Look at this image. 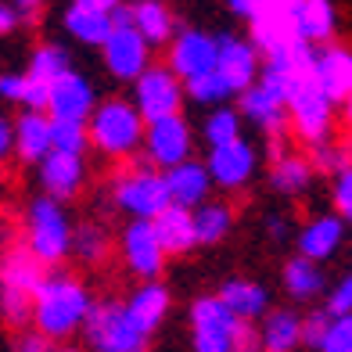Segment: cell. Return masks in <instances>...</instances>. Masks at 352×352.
Masks as SVG:
<instances>
[{"label": "cell", "mask_w": 352, "mask_h": 352, "mask_svg": "<svg viewBox=\"0 0 352 352\" xmlns=\"http://www.w3.org/2000/svg\"><path fill=\"white\" fill-rule=\"evenodd\" d=\"M90 292L69 274H47L40 287L33 292V316L29 324H36L47 338H69L83 327L87 309H90Z\"/></svg>", "instance_id": "cell-1"}, {"label": "cell", "mask_w": 352, "mask_h": 352, "mask_svg": "<svg viewBox=\"0 0 352 352\" xmlns=\"http://www.w3.org/2000/svg\"><path fill=\"white\" fill-rule=\"evenodd\" d=\"M190 331H195V352H255L259 338L245 320H237L219 295L198 298L190 306Z\"/></svg>", "instance_id": "cell-2"}, {"label": "cell", "mask_w": 352, "mask_h": 352, "mask_svg": "<svg viewBox=\"0 0 352 352\" xmlns=\"http://www.w3.org/2000/svg\"><path fill=\"white\" fill-rule=\"evenodd\" d=\"M87 133L98 151L111 158H130L144 140V119L133 108V101L111 98V101L94 104L90 119H87Z\"/></svg>", "instance_id": "cell-3"}, {"label": "cell", "mask_w": 352, "mask_h": 352, "mask_svg": "<svg viewBox=\"0 0 352 352\" xmlns=\"http://www.w3.org/2000/svg\"><path fill=\"white\" fill-rule=\"evenodd\" d=\"M25 248L43 266H58L72 252V223L61 209V201L51 195H40L29 201L25 212Z\"/></svg>", "instance_id": "cell-4"}, {"label": "cell", "mask_w": 352, "mask_h": 352, "mask_svg": "<svg viewBox=\"0 0 352 352\" xmlns=\"http://www.w3.org/2000/svg\"><path fill=\"white\" fill-rule=\"evenodd\" d=\"M83 331L94 352H144L151 338L119 302H90Z\"/></svg>", "instance_id": "cell-5"}, {"label": "cell", "mask_w": 352, "mask_h": 352, "mask_svg": "<svg viewBox=\"0 0 352 352\" xmlns=\"http://www.w3.org/2000/svg\"><path fill=\"white\" fill-rule=\"evenodd\" d=\"M284 108H287L292 126H295V133H298L302 140H309V144L327 140L331 119H334V101L316 87L313 72L302 76V79H295V87H292V94H287Z\"/></svg>", "instance_id": "cell-6"}, {"label": "cell", "mask_w": 352, "mask_h": 352, "mask_svg": "<svg viewBox=\"0 0 352 352\" xmlns=\"http://www.w3.org/2000/svg\"><path fill=\"white\" fill-rule=\"evenodd\" d=\"M116 205L122 212H130L133 219H151L155 212H162L169 205V187H166V176L155 173L151 162H144L130 173H122L116 180Z\"/></svg>", "instance_id": "cell-7"}, {"label": "cell", "mask_w": 352, "mask_h": 352, "mask_svg": "<svg viewBox=\"0 0 352 352\" xmlns=\"http://www.w3.org/2000/svg\"><path fill=\"white\" fill-rule=\"evenodd\" d=\"M184 104V79L169 65H148L133 79V108L140 111L144 122L158 116H173Z\"/></svg>", "instance_id": "cell-8"}, {"label": "cell", "mask_w": 352, "mask_h": 352, "mask_svg": "<svg viewBox=\"0 0 352 352\" xmlns=\"http://www.w3.org/2000/svg\"><path fill=\"white\" fill-rule=\"evenodd\" d=\"M144 158L158 169H169L176 162L190 158V148H195V137H190V126L184 122L180 111L173 116H158L151 122H144Z\"/></svg>", "instance_id": "cell-9"}, {"label": "cell", "mask_w": 352, "mask_h": 352, "mask_svg": "<svg viewBox=\"0 0 352 352\" xmlns=\"http://www.w3.org/2000/svg\"><path fill=\"white\" fill-rule=\"evenodd\" d=\"M101 51H104L108 72L116 79H122V83H133V79L151 65V43L137 33L133 22H116L111 25V33L104 36Z\"/></svg>", "instance_id": "cell-10"}, {"label": "cell", "mask_w": 352, "mask_h": 352, "mask_svg": "<svg viewBox=\"0 0 352 352\" xmlns=\"http://www.w3.org/2000/svg\"><path fill=\"white\" fill-rule=\"evenodd\" d=\"M216 72L227 79L230 94H241L259 76V51L252 47V40L219 33L216 36Z\"/></svg>", "instance_id": "cell-11"}, {"label": "cell", "mask_w": 352, "mask_h": 352, "mask_svg": "<svg viewBox=\"0 0 352 352\" xmlns=\"http://www.w3.org/2000/svg\"><path fill=\"white\" fill-rule=\"evenodd\" d=\"M205 169H209V180L216 187L237 190V187H245L252 180V173H255V148L245 137H237L230 144H219V148H209Z\"/></svg>", "instance_id": "cell-12"}, {"label": "cell", "mask_w": 352, "mask_h": 352, "mask_svg": "<svg viewBox=\"0 0 352 352\" xmlns=\"http://www.w3.org/2000/svg\"><path fill=\"white\" fill-rule=\"evenodd\" d=\"M90 111H94V87H90L87 76L69 69L58 79H51V87H47V116L51 119L87 122Z\"/></svg>", "instance_id": "cell-13"}, {"label": "cell", "mask_w": 352, "mask_h": 352, "mask_svg": "<svg viewBox=\"0 0 352 352\" xmlns=\"http://www.w3.org/2000/svg\"><path fill=\"white\" fill-rule=\"evenodd\" d=\"M122 259L144 280H158L166 266V252L158 245V237L151 230V219H133L130 227L122 230Z\"/></svg>", "instance_id": "cell-14"}, {"label": "cell", "mask_w": 352, "mask_h": 352, "mask_svg": "<svg viewBox=\"0 0 352 352\" xmlns=\"http://www.w3.org/2000/svg\"><path fill=\"white\" fill-rule=\"evenodd\" d=\"M216 65V36L201 33V29H184V33H173L169 40V69L187 79L198 76L205 69Z\"/></svg>", "instance_id": "cell-15"}, {"label": "cell", "mask_w": 352, "mask_h": 352, "mask_svg": "<svg viewBox=\"0 0 352 352\" xmlns=\"http://www.w3.org/2000/svg\"><path fill=\"white\" fill-rule=\"evenodd\" d=\"M40 187L43 195H51L58 201H69L79 187H83V155H72V151H58L51 148L40 158Z\"/></svg>", "instance_id": "cell-16"}, {"label": "cell", "mask_w": 352, "mask_h": 352, "mask_svg": "<svg viewBox=\"0 0 352 352\" xmlns=\"http://www.w3.org/2000/svg\"><path fill=\"white\" fill-rule=\"evenodd\" d=\"M313 79L334 104H342L352 94V51L338 43H324L313 54Z\"/></svg>", "instance_id": "cell-17"}, {"label": "cell", "mask_w": 352, "mask_h": 352, "mask_svg": "<svg viewBox=\"0 0 352 352\" xmlns=\"http://www.w3.org/2000/svg\"><path fill=\"white\" fill-rule=\"evenodd\" d=\"M151 230L158 237V245H162L166 255H187L190 248L198 245L195 237V219H190V209L184 205H166L162 212L151 216Z\"/></svg>", "instance_id": "cell-18"}, {"label": "cell", "mask_w": 352, "mask_h": 352, "mask_svg": "<svg viewBox=\"0 0 352 352\" xmlns=\"http://www.w3.org/2000/svg\"><path fill=\"white\" fill-rule=\"evenodd\" d=\"M166 187H169V201L173 205H184V209H195V205H201L205 198H209V169H205L201 162H195V158H184V162L169 166L166 173Z\"/></svg>", "instance_id": "cell-19"}, {"label": "cell", "mask_w": 352, "mask_h": 352, "mask_svg": "<svg viewBox=\"0 0 352 352\" xmlns=\"http://www.w3.org/2000/svg\"><path fill=\"white\" fill-rule=\"evenodd\" d=\"M11 133H14V144L11 151L22 158V162H40V158L51 151V116L47 111H33L25 108L19 119L11 122Z\"/></svg>", "instance_id": "cell-20"}, {"label": "cell", "mask_w": 352, "mask_h": 352, "mask_svg": "<svg viewBox=\"0 0 352 352\" xmlns=\"http://www.w3.org/2000/svg\"><path fill=\"white\" fill-rule=\"evenodd\" d=\"M342 241H345V219L338 212L316 216L298 230V255H306L313 263H327L331 255L342 248Z\"/></svg>", "instance_id": "cell-21"}, {"label": "cell", "mask_w": 352, "mask_h": 352, "mask_svg": "<svg viewBox=\"0 0 352 352\" xmlns=\"http://www.w3.org/2000/svg\"><path fill=\"white\" fill-rule=\"evenodd\" d=\"M43 277H47V266L25 245H14V248H8L4 255H0V287L33 295Z\"/></svg>", "instance_id": "cell-22"}, {"label": "cell", "mask_w": 352, "mask_h": 352, "mask_svg": "<svg viewBox=\"0 0 352 352\" xmlns=\"http://www.w3.org/2000/svg\"><path fill=\"white\" fill-rule=\"evenodd\" d=\"M263 331H259V352H295L302 345V316L292 309H274L263 313Z\"/></svg>", "instance_id": "cell-23"}, {"label": "cell", "mask_w": 352, "mask_h": 352, "mask_svg": "<svg viewBox=\"0 0 352 352\" xmlns=\"http://www.w3.org/2000/svg\"><path fill=\"white\" fill-rule=\"evenodd\" d=\"M295 36L306 43H327L334 36V8L331 0H298L292 11Z\"/></svg>", "instance_id": "cell-24"}, {"label": "cell", "mask_w": 352, "mask_h": 352, "mask_svg": "<svg viewBox=\"0 0 352 352\" xmlns=\"http://www.w3.org/2000/svg\"><path fill=\"white\" fill-rule=\"evenodd\" d=\"M219 302L227 306L237 320H259L266 309H270V295H266V287L263 284H255V280H241V277H234L219 287Z\"/></svg>", "instance_id": "cell-25"}, {"label": "cell", "mask_w": 352, "mask_h": 352, "mask_svg": "<svg viewBox=\"0 0 352 352\" xmlns=\"http://www.w3.org/2000/svg\"><path fill=\"white\" fill-rule=\"evenodd\" d=\"M241 116L248 119V122H255L259 130H280L284 126V119H287V108H284V101L280 98H274L266 87H259V83H252V87H245L241 94Z\"/></svg>", "instance_id": "cell-26"}, {"label": "cell", "mask_w": 352, "mask_h": 352, "mask_svg": "<svg viewBox=\"0 0 352 352\" xmlns=\"http://www.w3.org/2000/svg\"><path fill=\"white\" fill-rule=\"evenodd\" d=\"M130 19H133V29L151 47L169 43L176 33V19L162 0H137V4H130Z\"/></svg>", "instance_id": "cell-27"}, {"label": "cell", "mask_w": 352, "mask_h": 352, "mask_svg": "<svg viewBox=\"0 0 352 352\" xmlns=\"http://www.w3.org/2000/svg\"><path fill=\"white\" fill-rule=\"evenodd\" d=\"M169 302H173V298H169V292H166L162 284H158V280H144L140 292H133L130 302H126V313H130L137 324L151 334V331L166 320Z\"/></svg>", "instance_id": "cell-28"}, {"label": "cell", "mask_w": 352, "mask_h": 352, "mask_svg": "<svg viewBox=\"0 0 352 352\" xmlns=\"http://www.w3.org/2000/svg\"><path fill=\"white\" fill-rule=\"evenodd\" d=\"M65 33L76 36L79 43H90V47H101L104 36L111 33V11L104 8H83V4H72L65 11Z\"/></svg>", "instance_id": "cell-29"}, {"label": "cell", "mask_w": 352, "mask_h": 352, "mask_svg": "<svg viewBox=\"0 0 352 352\" xmlns=\"http://www.w3.org/2000/svg\"><path fill=\"white\" fill-rule=\"evenodd\" d=\"M284 287H287V295H292V298L309 302V298H316V295H324L327 277H324V270H320L313 259H306V255H295V259L284 266Z\"/></svg>", "instance_id": "cell-30"}, {"label": "cell", "mask_w": 352, "mask_h": 352, "mask_svg": "<svg viewBox=\"0 0 352 352\" xmlns=\"http://www.w3.org/2000/svg\"><path fill=\"white\" fill-rule=\"evenodd\" d=\"M190 219H195V237H198V245H216V241H223V237L230 234V227H234L230 205L209 201V198L190 209Z\"/></svg>", "instance_id": "cell-31"}, {"label": "cell", "mask_w": 352, "mask_h": 352, "mask_svg": "<svg viewBox=\"0 0 352 352\" xmlns=\"http://www.w3.org/2000/svg\"><path fill=\"white\" fill-rule=\"evenodd\" d=\"M313 180V166L309 158L298 155H280L274 162V173H270V184H274L277 195H302Z\"/></svg>", "instance_id": "cell-32"}, {"label": "cell", "mask_w": 352, "mask_h": 352, "mask_svg": "<svg viewBox=\"0 0 352 352\" xmlns=\"http://www.w3.org/2000/svg\"><path fill=\"white\" fill-rule=\"evenodd\" d=\"M184 94H190L198 104H223L227 98H234L230 87H227V79L216 72V65L198 72V76H187L184 79Z\"/></svg>", "instance_id": "cell-33"}, {"label": "cell", "mask_w": 352, "mask_h": 352, "mask_svg": "<svg viewBox=\"0 0 352 352\" xmlns=\"http://www.w3.org/2000/svg\"><path fill=\"white\" fill-rule=\"evenodd\" d=\"M201 137H205L209 148H219V144L237 140L241 137V116H237L234 108H227V104H216L209 111V119H205V126H201Z\"/></svg>", "instance_id": "cell-34"}, {"label": "cell", "mask_w": 352, "mask_h": 352, "mask_svg": "<svg viewBox=\"0 0 352 352\" xmlns=\"http://www.w3.org/2000/svg\"><path fill=\"white\" fill-rule=\"evenodd\" d=\"M61 72H69V54L65 47L58 43H40L33 58H29V79H40V83H51V79H58Z\"/></svg>", "instance_id": "cell-35"}, {"label": "cell", "mask_w": 352, "mask_h": 352, "mask_svg": "<svg viewBox=\"0 0 352 352\" xmlns=\"http://www.w3.org/2000/svg\"><path fill=\"white\" fill-rule=\"evenodd\" d=\"M51 148L83 155V151L90 148L87 122H76V119H51Z\"/></svg>", "instance_id": "cell-36"}, {"label": "cell", "mask_w": 352, "mask_h": 352, "mask_svg": "<svg viewBox=\"0 0 352 352\" xmlns=\"http://www.w3.org/2000/svg\"><path fill=\"white\" fill-rule=\"evenodd\" d=\"M72 252H76L83 263H101L104 255H108V237H104V230L83 223V227L72 234Z\"/></svg>", "instance_id": "cell-37"}, {"label": "cell", "mask_w": 352, "mask_h": 352, "mask_svg": "<svg viewBox=\"0 0 352 352\" xmlns=\"http://www.w3.org/2000/svg\"><path fill=\"white\" fill-rule=\"evenodd\" d=\"M316 148V155H313V169H320V173H327V176H334V173H342L345 166H352V144H313Z\"/></svg>", "instance_id": "cell-38"}, {"label": "cell", "mask_w": 352, "mask_h": 352, "mask_svg": "<svg viewBox=\"0 0 352 352\" xmlns=\"http://www.w3.org/2000/svg\"><path fill=\"white\" fill-rule=\"evenodd\" d=\"M316 352H352V313L327 320V331L320 338Z\"/></svg>", "instance_id": "cell-39"}, {"label": "cell", "mask_w": 352, "mask_h": 352, "mask_svg": "<svg viewBox=\"0 0 352 352\" xmlns=\"http://www.w3.org/2000/svg\"><path fill=\"white\" fill-rule=\"evenodd\" d=\"M0 316H4L11 327L29 324V316H33V295H22V292H11V287H0Z\"/></svg>", "instance_id": "cell-40"}, {"label": "cell", "mask_w": 352, "mask_h": 352, "mask_svg": "<svg viewBox=\"0 0 352 352\" xmlns=\"http://www.w3.org/2000/svg\"><path fill=\"white\" fill-rule=\"evenodd\" d=\"M334 209L345 223H352V166L334 173Z\"/></svg>", "instance_id": "cell-41"}, {"label": "cell", "mask_w": 352, "mask_h": 352, "mask_svg": "<svg viewBox=\"0 0 352 352\" xmlns=\"http://www.w3.org/2000/svg\"><path fill=\"white\" fill-rule=\"evenodd\" d=\"M324 313H327V316L352 313V274H345L338 284L331 287V295H327V302H324Z\"/></svg>", "instance_id": "cell-42"}, {"label": "cell", "mask_w": 352, "mask_h": 352, "mask_svg": "<svg viewBox=\"0 0 352 352\" xmlns=\"http://www.w3.org/2000/svg\"><path fill=\"white\" fill-rule=\"evenodd\" d=\"M327 313L324 309H316V313H309L306 320H302V345H309V349H316L320 345V338H324V331H327Z\"/></svg>", "instance_id": "cell-43"}, {"label": "cell", "mask_w": 352, "mask_h": 352, "mask_svg": "<svg viewBox=\"0 0 352 352\" xmlns=\"http://www.w3.org/2000/svg\"><path fill=\"white\" fill-rule=\"evenodd\" d=\"M47 87H51V83H40V79H29V76H25L22 104L33 108V111H47Z\"/></svg>", "instance_id": "cell-44"}, {"label": "cell", "mask_w": 352, "mask_h": 352, "mask_svg": "<svg viewBox=\"0 0 352 352\" xmlns=\"http://www.w3.org/2000/svg\"><path fill=\"white\" fill-rule=\"evenodd\" d=\"M22 94H25V76H19V72H0V98L22 104Z\"/></svg>", "instance_id": "cell-45"}, {"label": "cell", "mask_w": 352, "mask_h": 352, "mask_svg": "<svg viewBox=\"0 0 352 352\" xmlns=\"http://www.w3.org/2000/svg\"><path fill=\"white\" fill-rule=\"evenodd\" d=\"M14 352H51V338L33 327L29 334H22V338L14 342Z\"/></svg>", "instance_id": "cell-46"}, {"label": "cell", "mask_w": 352, "mask_h": 352, "mask_svg": "<svg viewBox=\"0 0 352 352\" xmlns=\"http://www.w3.org/2000/svg\"><path fill=\"white\" fill-rule=\"evenodd\" d=\"M19 25H22V11L14 4H8V0H0V36L14 33Z\"/></svg>", "instance_id": "cell-47"}, {"label": "cell", "mask_w": 352, "mask_h": 352, "mask_svg": "<svg viewBox=\"0 0 352 352\" xmlns=\"http://www.w3.org/2000/svg\"><path fill=\"white\" fill-rule=\"evenodd\" d=\"M227 4H230V11L237 14V19H255L266 0H227Z\"/></svg>", "instance_id": "cell-48"}, {"label": "cell", "mask_w": 352, "mask_h": 352, "mask_svg": "<svg viewBox=\"0 0 352 352\" xmlns=\"http://www.w3.org/2000/svg\"><path fill=\"white\" fill-rule=\"evenodd\" d=\"M11 144H14V133H11V119L0 116V158L11 155Z\"/></svg>", "instance_id": "cell-49"}, {"label": "cell", "mask_w": 352, "mask_h": 352, "mask_svg": "<svg viewBox=\"0 0 352 352\" xmlns=\"http://www.w3.org/2000/svg\"><path fill=\"white\" fill-rule=\"evenodd\" d=\"M266 230H270V237L284 241V237H287V223H284L280 216H270V219H266Z\"/></svg>", "instance_id": "cell-50"}, {"label": "cell", "mask_w": 352, "mask_h": 352, "mask_svg": "<svg viewBox=\"0 0 352 352\" xmlns=\"http://www.w3.org/2000/svg\"><path fill=\"white\" fill-rule=\"evenodd\" d=\"M72 4H83V8H104V11H111L116 4H122V0H72Z\"/></svg>", "instance_id": "cell-51"}, {"label": "cell", "mask_w": 352, "mask_h": 352, "mask_svg": "<svg viewBox=\"0 0 352 352\" xmlns=\"http://www.w3.org/2000/svg\"><path fill=\"white\" fill-rule=\"evenodd\" d=\"M11 4H14V8H19L22 14H33V11H36V8L43 4V0H11Z\"/></svg>", "instance_id": "cell-52"}, {"label": "cell", "mask_w": 352, "mask_h": 352, "mask_svg": "<svg viewBox=\"0 0 352 352\" xmlns=\"http://www.w3.org/2000/svg\"><path fill=\"white\" fill-rule=\"evenodd\" d=\"M342 104H345V119H349V126H352V94H349V98H345Z\"/></svg>", "instance_id": "cell-53"}, {"label": "cell", "mask_w": 352, "mask_h": 352, "mask_svg": "<svg viewBox=\"0 0 352 352\" xmlns=\"http://www.w3.org/2000/svg\"><path fill=\"white\" fill-rule=\"evenodd\" d=\"M58 352H79V349H69V345H65V349H58Z\"/></svg>", "instance_id": "cell-54"}]
</instances>
